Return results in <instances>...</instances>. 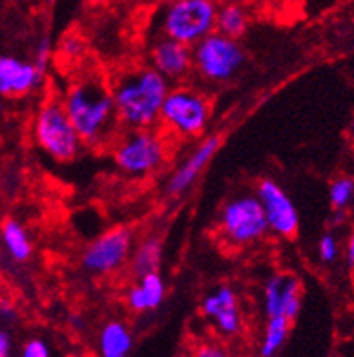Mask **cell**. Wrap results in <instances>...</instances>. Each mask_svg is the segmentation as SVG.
<instances>
[{"instance_id": "f1b7e54d", "label": "cell", "mask_w": 354, "mask_h": 357, "mask_svg": "<svg viewBox=\"0 0 354 357\" xmlns=\"http://www.w3.org/2000/svg\"><path fill=\"white\" fill-rule=\"evenodd\" d=\"M9 354V340L4 332H0V357H8Z\"/></svg>"}, {"instance_id": "7a4b0ae2", "label": "cell", "mask_w": 354, "mask_h": 357, "mask_svg": "<svg viewBox=\"0 0 354 357\" xmlns=\"http://www.w3.org/2000/svg\"><path fill=\"white\" fill-rule=\"evenodd\" d=\"M62 104L81 142L90 147L107 144L120 126L113 89L102 77L87 75L74 82Z\"/></svg>"}, {"instance_id": "9a60e30c", "label": "cell", "mask_w": 354, "mask_h": 357, "mask_svg": "<svg viewBox=\"0 0 354 357\" xmlns=\"http://www.w3.org/2000/svg\"><path fill=\"white\" fill-rule=\"evenodd\" d=\"M44 75L35 63L0 56V96H22L40 86Z\"/></svg>"}, {"instance_id": "5b68a950", "label": "cell", "mask_w": 354, "mask_h": 357, "mask_svg": "<svg viewBox=\"0 0 354 357\" xmlns=\"http://www.w3.org/2000/svg\"><path fill=\"white\" fill-rule=\"evenodd\" d=\"M166 136L157 127L127 131L114 145V162L129 176H148L166 163L170 149Z\"/></svg>"}, {"instance_id": "7c38bea8", "label": "cell", "mask_w": 354, "mask_h": 357, "mask_svg": "<svg viewBox=\"0 0 354 357\" xmlns=\"http://www.w3.org/2000/svg\"><path fill=\"white\" fill-rule=\"evenodd\" d=\"M202 316L207 317L220 335H237L242 328L239 298L232 287L220 285L204 296L201 303Z\"/></svg>"}, {"instance_id": "1f68e13d", "label": "cell", "mask_w": 354, "mask_h": 357, "mask_svg": "<svg viewBox=\"0 0 354 357\" xmlns=\"http://www.w3.org/2000/svg\"><path fill=\"white\" fill-rule=\"evenodd\" d=\"M351 132H353V136H354V120L351 122Z\"/></svg>"}, {"instance_id": "d6a6232c", "label": "cell", "mask_w": 354, "mask_h": 357, "mask_svg": "<svg viewBox=\"0 0 354 357\" xmlns=\"http://www.w3.org/2000/svg\"><path fill=\"white\" fill-rule=\"evenodd\" d=\"M92 2H108V0H92Z\"/></svg>"}, {"instance_id": "277c9868", "label": "cell", "mask_w": 354, "mask_h": 357, "mask_svg": "<svg viewBox=\"0 0 354 357\" xmlns=\"http://www.w3.org/2000/svg\"><path fill=\"white\" fill-rule=\"evenodd\" d=\"M211 104L202 91L193 86L177 84L170 87L161 109L159 127L175 138H198L208 129Z\"/></svg>"}, {"instance_id": "8992f818", "label": "cell", "mask_w": 354, "mask_h": 357, "mask_svg": "<svg viewBox=\"0 0 354 357\" xmlns=\"http://www.w3.org/2000/svg\"><path fill=\"white\" fill-rule=\"evenodd\" d=\"M193 50V73L207 84H225L242 69L246 53L237 38L214 31L202 38Z\"/></svg>"}, {"instance_id": "e0dca14e", "label": "cell", "mask_w": 354, "mask_h": 357, "mask_svg": "<svg viewBox=\"0 0 354 357\" xmlns=\"http://www.w3.org/2000/svg\"><path fill=\"white\" fill-rule=\"evenodd\" d=\"M163 261V243L156 236H148L136 245L130 256V271L136 278H141L148 272H159Z\"/></svg>"}, {"instance_id": "4316f807", "label": "cell", "mask_w": 354, "mask_h": 357, "mask_svg": "<svg viewBox=\"0 0 354 357\" xmlns=\"http://www.w3.org/2000/svg\"><path fill=\"white\" fill-rule=\"evenodd\" d=\"M22 357H49V349L44 341L33 340L24 347Z\"/></svg>"}, {"instance_id": "603a6c76", "label": "cell", "mask_w": 354, "mask_h": 357, "mask_svg": "<svg viewBox=\"0 0 354 357\" xmlns=\"http://www.w3.org/2000/svg\"><path fill=\"white\" fill-rule=\"evenodd\" d=\"M188 357H232L228 350L214 341H201L192 349Z\"/></svg>"}, {"instance_id": "44dd1931", "label": "cell", "mask_w": 354, "mask_h": 357, "mask_svg": "<svg viewBox=\"0 0 354 357\" xmlns=\"http://www.w3.org/2000/svg\"><path fill=\"white\" fill-rule=\"evenodd\" d=\"M2 241H4L9 256L17 261H26L31 256V240H29L26 229L15 220H8L2 225Z\"/></svg>"}, {"instance_id": "f546056e", "label": "cell", "mask_w": 354, "mask_h": 357, "mask_svg": "<svg viewBox=\"0 0 354 357\" xmlns=\"http://www.w3.org/2000/svg\"><path fill=\"white\" fill-rule=\"evenodd\" d=\"M154 2H157L159 6H165V4H170V2H175V0H154Z\"/></svg>"}, {"instance_id": "9c48e42d", "label": "cell", "mask_w": 354, "mask_h": 357, "mask_svg": "<svg viewBox=\"0 0 354 357\" xmlns=\"http://www.w3.org/2000/svg\"><path fill=\"white\" fill-rule=\"evenodd\" d=\"M134 250V236L127 227H116L89 245L81 256V267L90 274H113L130 261Z\"/></svg>"}, {"instance_id": "ba28073f", "label": "cell", "mask_w": 354, "mask_h": 357, "mask_svg": "<svg viewBox=\"0 0 354 357\" xmlns=\"http://www.w3.org/2000/svg\"><path fill=\"white\" fill-rule=\"evenodd\" d=\"M220 236L234 247L260 241L269 232L264 207L257 195H242L230 199L219 216Z\"/></svg>"}, {"instance_id": "ac0fdd59", "label": "cell", "mask_w": 354, "mask_h": 357, "mask_svg": "<svg viewBox=\"0 0 354 357\" xmlns=\"http://www.w3.org/2000/svg\"><path fill=\"white\" fill-rule=\"evenodd\" d=\"M99 357H129L132 334L121 321H111L99 332Z\"/></svg>"}, {"instance_id": "5bb4252c", "label": "cell", "mask_w": 354, "mask_h": 357, "mask_svg": "<svg viewBox=\"0 0 354 357\" xmlns=\"http://www.w3.org/2000/svg\"><path fill=\"white\" fill-rule=\"evenodd\" d=\"M262 298L266 316H284L295 321L302 305L300 281L289 274H275L266 281Z\"/></svg>"}, {"instance_id": "ffe728a7", "label": "cell", "mask_w": 354, "mask_h": 357, "mask_svg": "<svg viewBox=\"0 0 354 357\" xmlns=\"http://www.w3.org/2000/svg\"><path fill=\"white\" fill-rule=\"evenodd\" d=\"M291 323V319H287L284 316L268 317L264 335H262V341H260V357H275L280 352V349L286 343L287 335H289Z\"/></svg>"}, {"instance_id": "8fae6325", "label": "cell", "mask_w": 354, "mask_h": 357, "mask_svg": "<svg viewBox=\"0 0 354 357\" xmlns=\"http://www.w3.org/2000/svg\"><path fill=\"white\" fill-rule=\"evenodd\" d=\"M150 66L161 73L166 80L184 82L193 73V50L190 45L172 40L168 36H157L148 54Z\"/></svg>"}, {"instance_id": "6da1fadb", "label": "cell", "mask_w": 354, "mask_h": 357, "mask_svg": "<svg viewBox=\"0 0 354 357\" xmlns=\"http://www.w3.org/2000/svg\"><path fill=\"white\" fill-rule=\"evenodd\" d=\"M172 84L152 66L123 73L111 84L120 127L127 131L159 127L161 109Z\"/></svg>"}, {"instance_id": "7402d4cb", "label": "cell", "mask_w": 354, "mask_h": 357, "mask_svg": "<svg viewBox=\"0 0 354 357\" xmlns=\"http://www.w3.org/2000/svg\"><path fill=\"white\" fill-rule=\"evenodd\" d=\"M354 198V181L351 178H338L329 187V202L332 208H346Z\"/></svg>"}, {"instance_id": "836d02e7", "label": "cell", "mask_w": 354, "mask_h": 357, "mask_svg": "<svg viewBox=\"0 0 354 357\" xmlns=\"http://www.w3.org/2000/svg\"><path fill=\"white\" fill-rule=\"evenodd\" d=\"M69 357H83V356H69Z\"/></svg>"}, {"instance_id": "484cf974", "label": "cell", "mask_w": 354, "mask_h": 357, "mask_svg": "<svg viewBox=\"0 0 354 357\" xmlns=\"http://www.w3.org/2000/svg\"><path fill=\"white\" fill-rule=\"evenodd\" d=\"M62 51L65 56L69 59H78L81 53H83V44L78 36H67L65 40L62 42Z\"/></svg>"}, {"instance_id": "30bf717a", "label": "cell", "mask_w": 354, "mask_h": 357, "mask_svg": "<svg viewBox=\"0 0 354 357\" xmlns=\"http://www.w3.org/2000/svg\"><path fill=\"white\" fill-rule=\"evenodd\" d=\"M257 196L264 207L269 232L286 240L295 238L300 227V216L286 190L278 185L277 181L264 178L257 185Z\"/></svg>"}, {"instance_id": "4fadbf2b", "label": "cell", "mask_w": 354, "mask_h": 357, "mask_svg": "<svg viewBox=\"0 0 354 357\" xmlns=\"http://www.w3.org/2000/svg\"><path fill=\"white\" fill-rule=\"evenodd\" d=\"M219 145L220 136L217 135H210L204 140L199 142L193 147L192 153L181 162L179 167L170 174V178L166 181V192L170 196H181L183 192H186L198 181L199 174L207 169L211 158L216 156Z\"/></svg>"}, {"instance_id": "52a82bcc", "label": "cell", "mask_w": 354, "mask_h": 357, "mask_svg": "<svg viewBox=\"0 0 354 357\" xmlns=\"http://www.w3.org/2000/svg\"><path fill=\"white\" fill-rule=\"evenodd\" d=\"M33 132H35L36 144L40 145L51 158L58 162L72 160L83 145L67 111L58 100H47L38 109Z\"/></svg>"}, {"instance_id": "cb8c5ba5", "label": "cell", "mask_w": 354, "mask_h": 357, "mask_svg": "<svg viewBox=\"0 0 354 357\" xmlns=\"http://www.w3.org/2000/svg\"><path fill=\"white\" fill-rule=\"evenodd\" d=\"M319 258L322 263H332L338 258V241L332 234H323L320 238Z\"/></svg>"}, {"instance_id": "83f0119b", "label": "cell", "mask_w": 354, "mask_h": 357, "mask_svg": "<svg viewBox=\"0 0 354 357\" xmlns=\"http://www.w3.org/2000/svg\"><path fill=\"white\" fill-rule=\"evenodd\" d=\"M346 258H347V263H349V267H354V231L349 238V243H347Z\"/></svg>"}, {"instance_id": "d4e9b609", "label": "cell", "mask_w": 354, "mask_h": 357, "mask_svg": "<svg viewBox=\"0 0 354 357\" xmlns=\"http://www.w3.org/2000/svg\"><path fill=\"white\" fill-rule=\"evenodd\" d=\"M49 54H51V40L47 36H44L38 44V50H36V59L35 66L40 69L42 73H45V68H47V62H49Z\"/></svg>"}, {"instance_id": "3957f363", "label": "cell", "mask_w": 354, "mask_h": 357, "mask_svg": "<svg viewBox=\"0 0 354 357\" xmlns=\"http://www.w3.org/2000/svg\"><path fill=\"white\" fill-rule=\"evenodd\" d=\"M217 0H175L161 6L157 15L159 36L193 47L217 29Z\"/></svg>"}, {"instance_id": "2e32d148", "label": "cell", "mask_w": 354, "mask_h": 357, "mask_svg": "<svg viewBox=\"0 0 354 357\" xmlns=\"http://www.w3.org/2000/svg\"><path fill=\"white\" fill-rule=\"evenodd\" d=\"M166 294L165 281L159 272H148L127 290V305L134 312H150L163 303Z\"/></svg>"}, {"instance_id": "d6986e66", "label": "cell", "mask_w": 354, "mask_h": 357, "mask_svg": "<svg viewBox=\"0 0 354 357\" xmlns=\"http://www.w3.org/2000/svg\"><path fill=\"white\" fill-rule=\"evenodd\" d=\"M248 24H250V17H248V11L241 4L228 2V4L219 6L216 31L239 40L246 33Z\"/></svg>"}, {"instance_id": "4dcf8cb0", "label": "cell", "mask_w": 354, "mask_h": 357, "mask_svg": "<svg viewBox=\"0 0 354 357\" xmlns=\"http://www.w3.org/2000/svg\"><path fill=\"white\" fill-rule=\"evenodd\" d=\"M2 109H4V104H2V96H0V113H2Z\"/></svg>"}]
</instances>
